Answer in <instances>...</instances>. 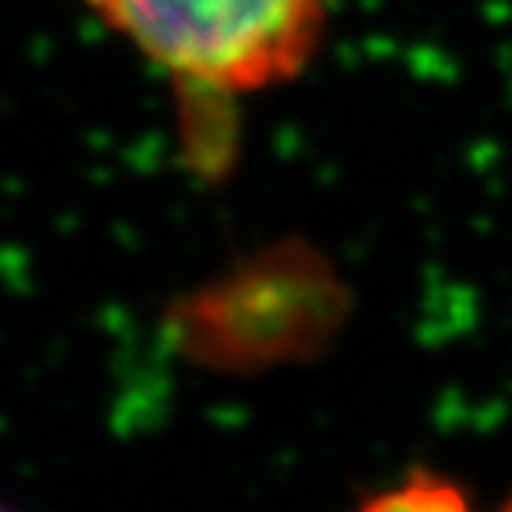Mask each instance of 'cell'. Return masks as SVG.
<instances>
[{
  "instance_id": "3",
  "label": "cell",
  "mask_w": 512,
  "mask_h": 512,
  "mask_svg": "<svg viewBox=\"0 0 512 512\" xmlns=\"http://www.w3.org/2000/svg\"><path fill=\"white\" fill-rule=\"evenodd\" d=\"M502 512H512V495H509V502L502 505Z\"/></svg>"
},
{
  "instance_id": "1",
  "label": "cell",
  "mask_w": 512,
  "mask_h": 512,
  "mask_svg": "<svg viewBox=\"0 0 512 512\" xmlns=\"http://www.w3.org/2000/svg\"><path fill=\"white\" fill-rule=\"evenodd\" d=\"M175 86L242 96L292 82L317 54L335 0H82Z\"/></svg>"
},
{
  "instance_id": "4",
  "label": "cell",
  "mask_w": 512,
  "mask_h": 512,
  "mask_svg": "<svg viewBox=\"0 0 512 512\" xmlns=\"http://www.w3.org/2000/svg\"><path fill=\"white\" fill-rule=\"evenodd\" d=\"M0 512H8V509H4V505H0Z\"/></svg>"
},
{
  "instance_id": "2",
  "label": "cell",
  "mask_w": 512,
  "mask_h": 512,
  "mask_svg": "<svg viewBox=\"0 0 512 512\" xmlns=\"http://www.w3.org/2000/svg\"><path fill=\"white\" fill-rule=\"evenodd\" d=\"M356 512H473L456 480L438 473H413L395 488L367 498Z\"/></svg>"
}]
</instances>
